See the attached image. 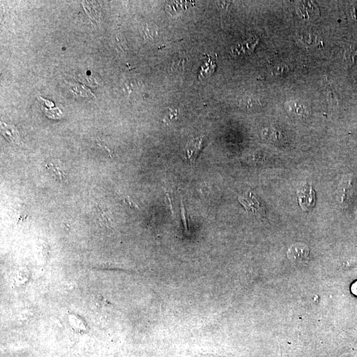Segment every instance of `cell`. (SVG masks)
<instances>
[{
	"label": "cell",
	"mask_w": 357,
	"mask_h": 357,
	"mask_svg": "<svg viewBox=\"0 0 357 357\" xmlns=\"http://www.w3.org/2000/svg\"><path fill=\"white\" fill-rule=\"evenodd\" d=\"M310 249L304 244H294L288 249L287 257L294 263L306 264L309 260Z\"/></svg>",
	"instance_id": "6da1fadb"
},
{
	"label": "cell",
	"mask_w": 357,
	"mask_h": 357,
	"mask_svg": "<svg viewBox=\"0 0 357 357\" xmlns=\"http://www.w3.org/2000/svg\"><path fill=\"white\" fill-rule=\"evenodd\" d=\"M202 143H203V140L201 138L193 139V140L187 143L186 147H185V150H186L189 161L191 163H195V160L198 157L199 153L201 152L202 146H203Z\"/></svg>",
	"instance_id": "52a82bcc"
},
{
	"label": "cell",
	"mask_w": 357,
	"mask_h": 357,
	"mask_svg": "<svg viewBox=\"0 0 357 357\" xmlns=\"http://www.w3.org/2000/svg\"><path fill=\"white\" fill-rule=\"evenodd\" d=\"M181 215H182V219L183 223H184L185 231H188V229H187L186 218H185V215L184 205H183L182 201H181Z\"/></svg>",
	"instance_id": "7c38bea8"
},
{
	"label": "cell",
	"mask_w": 357,
	"mask_h": 357,
	"mask_svg": "<svg viewBox=\"0 0 357 357\" xmlns=\"http://www.w3.org/2000/svg\"><path fill=\"white\" fill-rule=\"evenodd\" d=\"M354 189L352 183V179L348 177V179H343L339 187L338 199L341 205L344 207H348L349 204L352 200Z\"/></svg>",
	"instance_id": "3957f363"
},
{
	"label": "cell",
	"mask_w": 357,
	"mask_h": 357,
	"mask_svg": "<svg viewBox=\"0 0 357 357\" xmlns=\"http://www.w3.org/2000/svg\"><path fill=\"white\" fill-rule=\"evenodd\" d=\"M297 8L300 17L305 19H314L318 15L317 5L312 1H300L298 3Z\"/></svg>",
	"instance_id": "5b68a950"
},
{
	"label": "cell",
	"mask_w": 357,
	"mask_h": 357,
	"mask_svg": "<svg viewBox=\"0 0 357 357\" xmlns=\"http://www.w3.org/2000/svg\"><path fill=\"white\" fill-rule=\"evenodd\" d=\"M356 3L353 4L352 7H351V14H352V17L354 19L357 21V2H355Z\"/></svg>",
	"instance_id": "8fae6325"
},
{
	"label": "cell",
	"mask_w": 357,
	"mask_h": 357,
	"mask_svg": "<svg viewBox=\"0 0 357 357\" xmlns=\"http://www.w3.org/2000/svg\"><path fill=\"white\" fill-rule=\"evenodd\" d=\"M352 292L353 294H356V295L357 296V281L352 284Z\"/></svg>",
	"instance_id": "4fadbf2b"
},
{
	"label": "cell",
	"mask_w": 357,
	"mask_h": 357,
	"mask_svg": "<svg viewBox=\"0 0 357 357\" xmlns=\"http://www.w3.org/2000/svg\"><path fill=\"white\" fill-rule=\"evenodd\" d=\"M238 200L245 207L248 213H252L256 217H263L265 215V208L261 205L259 202L253 195H250L249 199L239 197Z\"/></svg>",
	"instance_id": "277c9868"
},
{
	"label": "cell",
	"mask_w": 357,
	"mask_h": 357,
	"mask_svg": "<svg viewBox=\"0 0 357 357\" xmlns=\"http://www.w3.org/2000/svg\"><path fill=\"white\" fill-rule=\"evenodd\" d=\"M298 193V202L300 208L304 211H309L316 205V193L312 187H305Z\"/></svg>",
	"instance_id": "7a4b0ae2"
},
{
	"label": "cell",
	"mask_w": 357,
	"mask_h": 357,
	"mask_svg": "<svg viewBox=\"0 0 357 357\" xmlns=\"http://www.w3.org/2000/svg\"><path fill=\"white\" fill-rule=\"evenodd\" d=\"M259 39L257 37H252L241 43L238 44L232 48V53L234 55H245L253 52L254 48L259 42Z\"/></svg>",
	"instance_id": "8992f818"
},
{
	"label": "cell",
	"mask_w": 357,
	"mask_h": 357,
	"mask_svg": "<svg viewBox=\"0 0 357 357\" xmlns=\"http://www.w3.org/2000/svg\"><path fill=\"white\" fill-rule=\"evenodd\" d=\"M177 115H178L177 110H170V112H169V114L167 115V118L165 119V120L166 121V122H168V121H170L172 120L173 118H175Z\"/></svg>",
	"instance_id": "30bf717a"
},
{
	"label": "cell",
	"mask_w": 357,
	"mask_h": 357,
	"mask_svg": "<svg viewBox=\"0 0 357 357\" xmlns=\"http://www.w3.org/2000/svg\"><path fill=\"white\" fill-rule=\"evenodd\" d=\"M40 100L43 102L42 104L41 108L46 116L50 119H59L62 117V112L58 108H52L54 104L50 101L44 100L42 98H39Z\"/></svg>",
	"instance_id": "ba28073f"
},
{
	"label": "cell",
	"mask_w": 357,
	"mask_h": 357,
	"mask_svg": "<svg viewBox=\"0 0 357 357\" xmlns=\"http://www.w3.org/2000/svg\"><path fill=\"white\" fill-rule=\"evenodd\" d=\"M304 109L301 107H298L297 104H294V106L291 107V112L300 116V115L303 114L304 112Z\"/></svg>",
	"instance_id": "9c48e42d"
}]
</instances>
